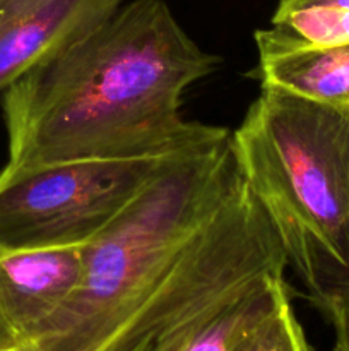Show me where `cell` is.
<instances>
[{"label":"cell","instance_id":"obj_6","mask_svg":"<svg viewBox=\"0 0 349 351\" xmlns=\"http://www.w3.org/2000/svg\"><path fill=\"white\" fill-rule=\"evenodd\" d=\"M127 0H0V93Z\"/></svg>","mask_w":349,"mask_h":351},{"label":"cell","instance_id":"obj_5","mask_svg":"<svg viewBox=\"0 0 349 351\" xmlns=\"http://www.w3.org/2000/svg\"><path fill=\"white\" fill-rule=\"evenodd\" d=\"M84 245L0 252V348L36 341L74 295Z\"/></svg>","mask_w":349,"mask_h":351},{"label":"cell","instance_id":"obj_9","mask_svg":"<svg viewBox=\"0 0 349 351\" xmlns=\"http://www.w3.org/2000/svg\"><path fill=\"white\" fill-rule=\"evenodd\" d=\"M231 351H311L291 305L287 287L270 311L257 321Z\"/></svg>","mask_w":349,"mask_h":351},{"label":"cell","instance_id":"obj_1","mask_svg":"<svg viewBox=\"0 0 349 351\" xmlns=\"http://www.w3.org/2000/svg\"><path fill=\"white\" fill-rule=\"evenodd\" d=\"M283 249L243 182L231 132L177 154L84 245V271L33 351H146L267 280Z\"/></svg>","mask_w":349,"mask_h":351},{"label":"cell","instance_id":"obj_10","mask_svg":"<svg viewBox=\"0 0 349 351\" xmlns=\"http://www.w3.org/2000/svg\"><path fill=\"white\" fill-rule=\"evenodd\" d=\"M318 308L325 312L334 329L332 351H349V288L335 293Z\"/></svg>","mask_w":349,"mask_h":351},{"label":"cell","instance_id":"obj_12","mask_svg":"<svg viewBox=\"0 0 349 351\" xmlns=\"http://www.w3.org/2000/svg\"><path fill=\"white\" fill-rule=\"evenodd\" d=\"M0 351H33L31 345H17V346H5V348H0Z\"/></svg>","mask_w":349,"mask_h":351},{"label":"cell","instance_id":"obj_4","mask_svg":"<svg viewBox=\"0 0 349 351\" xmlns=\"http://www.w3.org/2000/svg\"><path fill=\"white\" fill-rule=\"evenodd\" d=\"M180 153L2 168L0 252L88 245Z\"/></svg>","mask_w":349,"mask_h":351},{"label":"cell","instance_id":"obj_3","mask_svg":"<svg viewBox=\"0 0 349 351\" xmlns=\"http://www.w3.org/2000/svg\"><path fill=\"white\" fill-rule=\"evenodd\" d=\"M231 146L310 300L349 288V108L262 88Z\"/></svg>","mask_w":349,"mask_h":351},{"label":"cell","instance_id":"obj_11","mask_svg":"<svg viewBox=\"0 0 349 351\" xmlns=\"http://www.w3.org/2000/svg\"><path fill=\"white\" fill-rule=\"evenodd\" d=\"M211 321H212V319H211ZM207 322H204V324L194 326V328H188V329H185V331L174 332V335H171V336H168V338L161 339L159 343H156L153 348L147 350V351H183L185 346H187V343L190 341V339L194 338V336L197 335V332L201 331V329L204 328Z\"/></svg>","mask_w":349,"mask_h":351},{"label":"cell","instance_id":"obj_8","mask_svg":"<svg viewBox=\"0 0 349 351\" xmlns=\"http://www.w3.org/2000/svg\"><path fill=\"white\" fill-rule=\"evenodd\" d=\"M269 29L293 43H348L349 0H277Z\"/></svg>","mask_w":349,"mask_h":351},{"label":"cell","instance_id":"obj_2","mask_svg":"<svg viewBox=\"0 0 349 351\" xmlns=\"http://www.w3.org/2000/svg\"><path fill=\"white\" fill-rule=\"evenodd\" d=\"M218 67L163 0H130L3 91V170L194 149L229 134L187 122L183 93Z\"/></svg>","mask_w":349,"mask_h":351},{"label":"cell","instance_id":"obj_7","mask_svg":"<svg viewBox=\"0 0 349 351\" xmlns=\"http://www.w3.org/2000/svg\"><path fill=\"white\" fill-rule=\"evenodd\" d=\"M262 88L322 105L349 108V41L305 45L286 41L272 31L255 33Z\"/></svg>","mask_w":349,"mask_h":351}]
</instances>
